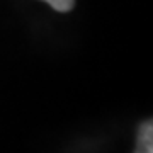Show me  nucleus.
<instances>
[{
	"mask_svg": "<svg viewBox=\"0 0 153 153\" xmlns=\"http://www.w3.org/2000/svg\"><path fill=\"white\" fill-rule=\"evenodd\" d=\"M44 2H48L49 5L58 12H68L75 5V0H44Z\"/></svg>",
	"mask_w": 153,
	"mask_h": 153,
	"instance_id": "obj_2",
	"label": "nucleus"
},
{
	"mask_svg": "<svg viewBox=\"0 0 153 153\" xmlns=\"http://www.w3.org/2000/svg\"><path fill=\"white\" fill-rule=\"evenodd\" d=\"M134 153H153V124H152V121H143L141 126H140Z\"/></svg>",
	"mask_w": 153,
	"mask_h": 153,
	"instance_id": "obj_1",
	"label": "nucleus"
}]
</instances>
